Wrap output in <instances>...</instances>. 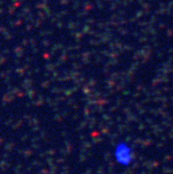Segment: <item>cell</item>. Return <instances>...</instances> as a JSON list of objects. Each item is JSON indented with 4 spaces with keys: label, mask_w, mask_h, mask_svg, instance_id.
I'll return each instance as SVG.
<instances>
[{
    "label": "cell",
    "mask_w": 173,
    "mask_h": 174,
    "mask_svg": "<svg viewBox=\"0 0 173 174\" xmlns=\"http://www.w3.org/2000/svg\"><path fill=\"white\" fill-rule=\"evenodd\" d=\"M115 159L120 165L126 166L130 164L131 160H133V151H131L130 147L124 142L117 145L115 149Z\"/></svg>",
    "instance_id": "obj_1"
}]
</instances>
